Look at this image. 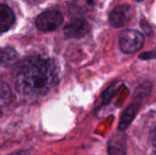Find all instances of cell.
Instances as JSON below:
<instances>
[{
  "label": "cell",
  "instance_id": "6da1fadb",
  "mask_svg": "<svg viewBox=\"0 0 156 155\" xmlns=\"http://www.w3.org/2000/svg\"><path fill=\"white\" fill-rule=\"evenodd\" d=\"M58 83V69L50 58L31 56L21 61L16 73V90L26 96L47 94Z\"/></svg>",
  "mask_w": 156,
  "mask_h": 155
},
{
  "label": "cell",
  "instance_id": "7a4b0ae2",
  "mask_svg": "<svg viewBox=\"0 0 156 155\" xmlns=\"http://www.w3.org/2000/svg\"><path fill=\"white\" fill-rule=\"evenodd\" d=\"M119 44L122 52L134 53L143 48L144 44V37L137 30L126 29L120 34Z\"/></svg>",
  "mask_w": 156,
  "mask_h": 155
},
{
  "label": "cell",
  "instance_id": "3957f363",
  "mask_svg": "<svg viewBox=\"0 0 156 155\" xmlns=\"http://www.w3.org/2000/svg\"><path fill=\"white\" fill-rule=\"evenodd\" d=\"M63 20V16L59 11L48 10L37 16L36 18V26L40 31H53L61 26Z\"/></svg>",
  "mask_w": 156,
  "mask_h": 155
},
{
  "label": "cell",
  "instance_id": "277c9868",
  "mask_svg": "<svg viewBox=\"0 0 156 155\" xmlns=\"http://www.w3.org/2000/svg\"><path fill=\"white\" fill-rule=\"evenodd\" d=\"M134 15L133 7L129 5H122L114 8L110 14V22L113 27H122L128 24Z\"/></svg>",
  "mask_w": 156,
  "mask_h": 155
},
{
  "label": "cell",
  "instance_id": "5b68a950",
  "mask_svg": "<svg viewBox=\"0 0 156 155\" xmlns=\"http://www.w3.org/2000/svg\"><path fill=\"white\" fill-rule=\"evenodd\" d=\"M89 23L82 18H75L64 27V35L67 38H80L90 31Z\"/></svg>",
  "mask_w": 156,
  "mask_h": 155
},
{
  "label": "cell",
  "instance_id": "8992f818",
  "mask_svg": "<svg viewBox=\"0 0 156 155\" xmlns=\"http://www.w3.org/2000/svg\"><path fill=\"white\" fill-rule=\"evenodd\" d=\"M140 107H141V100L137 99L133 102H132L128 106V108L122 112L121 119H120L119 126H118L120 131L123 132L130 127L131 123L133 122V119L135 118L136 114L138 113Z\"/></svg>",
  "mask_w": 156,
  "mask_h": 155
},
{
  "label": "cell",
  "instance_id": "52a82bcc",
  "mask_svg": "<svg viewBox=\"0 0 156 155\" xmlns=\"http://www.w3.org/2000/svg\"><path fill=\"white\" fill-rule=\"evenodd\" d=\"M127 146L124 135H114L109 142V155H126Z\"/></svg>",
  "mask_w": 156,
  "mask_h": 155
},
{
  "label": "cell",
  "instance_id": "ba28073f",
  "mask_svg": "<svg viewBox=\"0 0 156 155\" xmlns=\"http://www.w3.org/2000/svg\"><path fill=\"white\" fill-rule=\"evenodd\" d=\"M15 22V15L12 9L4 4H0V33L7 31Z\"/></svg>",
  "mask_w": 156,
  "mask_h": 155
},
{
  "label": "cell",
  "instance_id": "9c48e42d",
  "mask_svg": "<svg viewBox=\"0 0 156 155\" xmlns=\"http://www.w3.org/2000/svg\"><path fill=\"white\" fill-rule=\"evenodd\" d=\"M16 57L17 53L12 47L7 46L5 48H0V66L9 67L16 61Z\"/></svg>",
  "mask_w": 156,
  "mask_h": 155
},
{
  "label": "cell",
  "instance_id": "30bf717a",
  "mask_svg": "<svg viewBox=\"0 0 156 155\" xmlns=\"http://www.w3.org/2000/svg\"><path fill=\"white\" fill-rule=\"evenodd\" d=\"M11 100V91L8 85L0 81V105H6Z\"/></svg>",
  "mask_w": 156,
  "mask_h": 155
},
{
  "label": "cell",
  "instance_id": "8fae6325",
  "mask_svg": "<svg viewBox=\"0 0 156 155\" xmlns=\"http://www.w3.org/2000/svg\"><path fill=\"white\" fill-rule=\"evenodd\" d=\"M139 58L142 59H154L155 58V54H154V51L145 52L144 54H141L139 56Z\"/></svg>",
  "mask_w": 156,
  "mask_h": 155
},
{
  "label": "cell",
  "instance_id": "7c38bea8",
  "mask_svg": "<svg viewBox=\"0 0 156 155\" xmlns=\"http://www.w3.org/2000/svg\"><path fill=\"white\" fill-rule=\"evenodd\" d=\"M8 155H30V153L28 152H26V151H19V152H15V153H12Z\"/></svg>",
  "mask_w": 156,
  "mask_h": 155
},
{
  "label": "cell",
  "instance_id": "4fadbf2b",
  "mask_svg": "<svg viewBox=\"0 0 156 155\" xmlns=\"http://www.w3.org/2000/svg\"><path fill=\"white\" fill-rule=\"evenodd\" d=\"M2 116V111H1V110H0V117Z\"/></svg>",
  "mask_w": 156,
  "mask_h": 155
},
{
  "label": "cell",
  "instance_id": "5bb4252c",
  "mask_svg": "<svg viewBox=\"0 0 156 155\" xmlns=\"http://www.w3.org/2000/svg\"><path fill=\"white\" fill-rule=\"evenodd\" d=\"M136 1H138V2H140V1H143V0H136Z\"/></svg>",
  "mask_w": 156,
  "mask_h": 155
}]
</instances>
